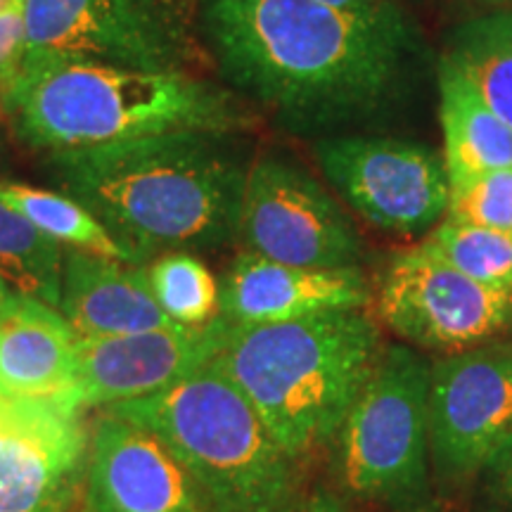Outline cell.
<instances>
[{
	"label": "cell",
	"instance_id": "6da1fadb",
	"mask_svg": "<svg viewBox=\"0 0 512 512\" xmlns=\"http://www.w3.org/2000/svg\"><path fill=\"white\" fill-rule=\"evenodd\" d=\"M204 34L235 88L302 128L380 110L415 55L392 0L363 12L320 0H209Z\"/></svg>",
	"mask_w": 512,
	"mask_h": 512
},
{
	"label": "cell",
	"instance_id": "7a4b0ae2",
	"mask_svg": "<svg viewBox=\"0 0 512 512\" xmlns=\"http://www.w3.org/2000/svg\"><path fill=\"white\" fill-rule=\"evenodd\" d=\"M67 195L147 261L238 235L247 171L221 133H164L50 152Z\"/></svg>",
	"mask_w": 512,
	"mask_h": 512
},
{
	"label": "cell",
	"instance_id": "3957f363",
	"mask_svg": "<svg viewBox=\"0 0 512 512\" xmlns=\"http://www.w3.org/2000/svg\"><path fill=\"white\" fill-rule=\"evenodd\" d=\"M384 354L366 311H330L285 323L233 325L214 366L292 458L332 444Z\"/></svg>",
	"mask_w": 512,
	"mask_h": 512
},
{
	"label": "cell",
	"instance_id": "277c9868",
	"mask_svg": "<svg viewBox=\"0 0 512 512\" xmlns=\"http://www.w3.org/2000/svg\"><path fill=\"white\" fill-rule=\"evenodd\" d=\"M22 138L50 152L164 133H226L245 126L226 91L188 72H140L98 62L22 64L5 91Z\"/></svg>",
	"mask_w": 512,
	"mask_h": 512
},
{
	"label": "cell",
	"instance_id": "5b68a950",
	"mask_svg": "<svg viewBox=\"0 0 512 512\" xmlns=\"http://www.w3.org/2000/svg\"><path fill=\"white\" fill-rule=\"evenodd\" d=\"M102 411L157 434L216 512H292L302 503L299 460L214 363Z\"/></svg>",
	"mask_w": 512,
	"mask_h": 512
},
{
	"label": "cell",
	"instance_id": "8992f818",
	"mask_svg": "<svg viewBox=\"0 0 512 512\" xmlns=\"http://www.w3.org/2000/svg\"><path fill=\"white\" fill-rule=\"evenodd\" d=\"M430 373L432 363L415 349L384 347L332 441L337 479L354 498L403 505L425 494L432 458Z\"/></svg>",
	"mask_w": 512,
	"mask_h": 512
},
{
	"label": "cell",
	"instance_id": "52a82bcc",
	"mask_svg": "<svg viewBox=\"0 0 512 512\" xmlns=\"http://www.w3.org/2000/svg\"><path fill=\"white\" fill-rule=\"evenodd\" d=\"M22 64L76 60L140 72H185L192 55L185 0H27Z\"/></svg>",
	"mask_w": 512,
	"mask_h": 512
},
{
	"label": "cell",
	"instance_id": "ba28073f",
	"mask_svg": "<svg viewBox=\"0 0 512 512\" xmlns=\"http://www.w3.org/2000/svg\"><path fill=\"white\" fill-rule=\"evenodd\" d=\"M377 313L413 347L458 354L512 328V292L491 290L418 245L384 268Z\"/></svg>",
	"mask_w": 512,
	"mask_h": 512
},
{
	"label": "cell",
	"instance_id": "9c48e42d",
	"mask_svg": "<svg viewBox=\"0 0 512 512\" xmlns=\"http://www.w3.org/2000/svg\"><path fill=\"white\" fill-rule=\"evenodd\" d=\"M238 235L245 252L290 266L354 268L363 254L361 235L335 197L275 157L247 171Z\"/></svg>",
	"mask_w": 512,
	"mask_h": 512
},
{
	"label": "cell",
	"instance_id": "30bf717a",
	"mask_svg": "<svg viewBox=\"0 0 512 512\" xmlns=\"http://www.w3.org/2000/svg\"><path fill=\"white\" fill-rule=\"evenodd\" d=\"M313 152L325 178L375 228L411 238L446 216L451 183L444 157L427 145L342 136L320 140Z\"/></svg>",
	"mask_w": 512,
	"mask_h": 512
},
{
	"label": "cell",
	"instance_id": "8fae6325",
	"mask_svg": "<svg viewBox=\"0 0 512 512\" xmlns=\"http://www.w3.org/2000/svg\"><path fill=\"white\" fill-rule=\"evenodd\" d=\"M83 408L0 394V512H67L86 484Z\"/></svg>",
	"mask_w": 512,
	"mask_h": 512
},
{
	"label": "cell",
	"instance_id": "7c38bea8",
	"mask_svg": "<svg viewBox=\"0 0 512 512\" xmlns=\"http://www.w3.org/2000/svg\"><path fill=\"white\" fill-rule=\"evenodd\" d=\"M512 439V347L448 354L430 373V453L444 475L486 467Z\"/></svg>",
	"mask_w": 512,
	"mask_h": 512
},
{
	"label": "cell",
	"instance_id": "4fadbf2b",
	"mask_svg": "<svg viewBox=\"0 0 512 512\" xmlns=\"http://www.w3.org/2000/svg\"><path fill=\"white\" fill-rule=\"evenodd\" d=\"M223 316L207 325H164L133 335L79 339L76 382L69 401L76 408H107L169 387L209 366L226 342Z\"/></svg>",
	"mask_w": 512,
	"mask_h": 512
},
{
	"label": "cell",
	"instance_id": "5bb4252c",
	"mask_svg": "<svg viewBox=\"0 0 512 512\" xmlns=\"http://www.w3.org/2000/svg\"><path fill=\"white\" fill-rule=\"evenodd\" d=\"M88 512H216L157 434L102 411L86 467Z\"/></svg>",
	"mask_w": 512,
	"mask_h": 512
},
{
	"label": "cell",
	"instance_id": "9a60e30c",
	"mask_svg": "<svg viewBox=\"0 0 512 512\" xmlns=\"http://www.w3.org/2000/svg\"><path fill=\"white\" fill-rule=\"evenodd\" d=\"M370 299L373 292L358 266L306 268L242 252L221 285V316L233 325L285 323L330 311H361Z\"/></svg>",
	"mask_w": 512,
	"mask_h": 512
},
{
	"label": "cell",
	"instance_id": "2e32d148",
	"mask_svg": "<svg viewBox=\"0 0 512 512\" xmlns=\"http://www.w3.org/2000/svg\"><path fill=\"white\" fill-rule=\"evenodd\" d=\"M57 311L79 339L133 335L171 325L145 268L81 249H64Z\"/></svg>",
	"mask_w": 512,
	"mask_h": 512
},
{
	"label": "cell",
	"instance_id": "e0dca14e",
	"mask_svg": "<svg viewBox=\"0 0 512 512\" xmlns=\"http://www.w3.org/2000/svg\"><path fill=\"white\" fill-rule=\"evenodd\" d=\"M79 337L55 306L15 294L0 311V394L69 401Z\"/></svg>",
	"mask_w": 512,
	"mask_h": 512
},
{
	"label": "cell",
	"instance_id": "ac0fdd59",
	"mask_svg": "<svg viewBox=\"0 0 512 512\" xmlns=\"http://www.w3.org/2000/svg\"><path fill=\"white\" fill-rule=\"evenodd\" d=\"M439 119L444 166L456 185L512 166V128L491 110L470 81L446 57L439 62Z\"/></svg>",
	"mask_w": 512,
	"mask_h": 512
},
{
	"label": "cell",
	"instance_id": "d6986e66",
	"mask_svg": "<svg viewBox=\"0 0 512 512\" xmlns=\"http://www.w3.org/2000/svg\"><path fill=\"white\" fill-rule=\"evenodd\" d=\"M444 57L512 128V5L491 8L456 27Z\"/></svg>",
	"mask_w": 512,
	"mask_h": 512
},
{
	"label": "cell",
	"instance_id": "ffe728a7",
	"mask_svg": "<svg viewBox=\"0 0 512 512\" xmlns=\"http://www.w3.org/2000/svg\"><path fill=\"white\" fill-rule=\"evenodd\" d=\"M0 202L22 214L31 226L60 247L81 249L126 264H145L143 256L114 238L110 228L72 195L24 183H0Z\"/></svg>",
	"mask_w": 512,
	"mask_h": 512
},
{
	"label": "cell",
	"instance_id": "44dd1931",
	"mask_svg": "<svg viewBox=\"0 0 512 512\" xmlns=\"http://www.w3.org/2000/svg\"><path fill=\"white\" fill-rule=\"evenodd\" d=\"M64 247L0 202V273L19 294L60 304Z\"/></svg>",
	"mask_w": 512,
	"mask_h": 512
},
{
	"label": "cell",
	"instance_id": "7402d4cb",
	"mask_svg": "<svg viewBox=\"0 0 512 512\" xmlns=\"http://www.w3.org/2000/svg\"><path fill=\"white\" fill-rule=\"evenodd\" d=\"M422 247L467 278L491 290L512 292V233L444 219L422 240Z\"/></svg>",
	"mask_w": 512,
	"mask_h": 512
},
{
	"label": "cell",
	"instance_id": "603a6c76",
	"mask_svg": "<svg viewBox=\"0 0 512 512\" xmlns=\"http://www.w3.org/2000/svg\"><path fill=\"white\" fill-rule=\"evenodd\" d=\"M150 287L178 325H207L221 316V285L192 252H166L152 261Z\"/></svg>",
	"mask_w": 512,
	"mask_h": 512
},
{
	"label": "cell",
	"instance_id": "cb8c5ba5",
	"mask_svg": "<svg viewBox=\"0 0 512 512\" xmlns=\"http://www.w3.org/2000/svg\"><path fill=\"white\" fill-rule=\"evenodd\" d=\"M444 219L512 233V166L451 185Z\"/></svg>",
	"mask_w": 512,
	"mask_h": 512
},
{
	"label": "cell",
	"instance_id": "d4e9b609",
	"mask_svg": "<svg viewBox=\"0 0 512 512\" xmlns=\"http://www.w3.org/2000/svg\"><path fill=\"white\" fill-rule=\"evenodd\" d=\"M24 55H27V22H24V12L0 15V88H3V93L17 79Z\"/></svg>",
	"mask_w": 512,
	"mask_h": 512
},
{
	"label": "cell",
	"instance_id": "484cf974",
	"mask_svg": "<svg viewBox=\"0 0 512 512\" xmlns=\"http://www.w3.org/2000/svg\"><path fill=\"white\" fill-rule=\"evenodd\" d=\"M484 470L489 472L498 494L505 496L512 503V439L489 460V463H486Z\"/></svg>",
	"mask_w": 512,
	"mask_h": 512
},
{
	"label": "cell",
	"instance_id": "4316f807",
	"mask_svg": "<svg viewBox=\"0 0 512 512\" xmlns=\"http://www.w3.org/2000/svg\"><path fill=\"white\" fill-rule=\"evenodd\" d=\"M292 512H347L339 498L332 494H325V491H318L309 498H302V503L297 505Z\"/></svg>",
	"mask_w": 512,
	"mask_h": 512
},
{
	"label": "cell",
	"instance_id": "83f0119b",
	"mask_svg": "<svg viewBox=\"0 0 512 512\" xmlns=\"http://www.w3.org/2000/svg\"><path fill=\"white\" fill-rule=\"evenodd\" d=\"M320 3L332 5V8H339V10L363 12V10H375V8H380V5L387 3V0H320Z\"/></svg>",
	"mask_w": 512,
	"mask_h": 512
},
{
	"label": "cell",
	"instance_id": "f1b7e54d",
	"mask_svg": "<svg viewBox=\"0 0 512 512\" xmlns=\"http://www.w3.org/2000/svg\"><path fill=\"white\" fill-rule=\"evenodd\" d=\"M17 290L8 283V278H5L3 273H0V311L5 309V306L10 304V299L15 297Z\"/></svg>",
	"mask_w": 512,
	"mask_h": 512
},
{
	"label": "cell",
	"instance_id": "f546056e",
	"mask_svg": "<svg viewBox=\"0 0 512 512\" xmlns=\"http://www.w3.org/2000/svg\"><path fill=\"white\" fill-rule=\"evenodd\" d=\"M27 8V0H0V15H8V12H24Z\"/></svg>",
	"mask_w": 512,
	"mask_h": 512
},
{
	"label": "cell",
	"instance_id": "4dcf8cb0",
	"mask_svg": "<svg viewBox=\"0 0 512 512\" xmlns=\"http://www.w3.org/2000/svg\"><path fill=\"white\" fill-rule=\"evenodd\" d=\"M470 3L482 5V8L491 10V8H505V5H512V0H470Z\"/></svg>",
	"mask_w": 512,
	"mask_h": 512
}]
</instances>
